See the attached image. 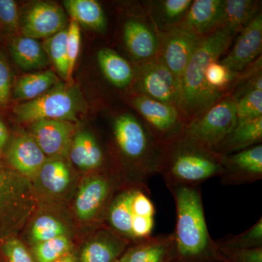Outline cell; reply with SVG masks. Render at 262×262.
Instances as JSON below:
<instances>
[{
	"label": "cell",
	"instance_id": "8992f818",
	"mask_svg": "<svg viewBox=\"0 0 262 262\" xmlns=\"http://www.w3.org/2000/svg\"><path fill=\"white\" fill-rule=\"evenodd\" d=\"M37 207L30 179L0 163V243L15 237Z\"/></svg>",
	"mask_w": 262,
	"mask_h": 262
},
{
	"label": "cell",
	"instance_id": "603a6c76",
	"mask_svg": "<svg viewBox=\"0 0 262 262\" xmlns=\"http://www.w3.org/2000/svg\"><path fill=\"white\" fill-rule=\"evenodd\" d=\"M98 67L108 83L119 90H130L135 76V66L110 48L98 51Z\"/></svg>",
	"mask_w": 262,
	"mask_h": 262
},
{
	"label": "cell",
	"instance_id": "5b68a950",
	"mask_svg": "<svg viewBox=\"0 0 262 262\" xmlns=\"http://www.w3.org/2000/svg\"><path fill=\"white\" fill-rule=\"evenodd\" d=\"M156 210L146 184H127L110 201L105 220L110 228L134 244L151 237Z\"/></svg>",
	"mask_w": 262,
	"mask_h": 262
},
{
	"label": "cell",
	"instance_id": "1f68e13d",
	"mask_svg": "<svg viewBox=\"0 0 262 262\" xmlns=\"http://www.w3.org/2000/svg\"><path fill=\"white\" fill-rule=\"evenodd\" d=\"M68 234L67 226L61 221L52 215H42L33 222L29 237L32 244L36 245Z\"/></svg>",
	"mask_w": 262,
	"mask_h": 262
},
{
	"label": "cell",
	"instance_id": "d590c367",
	"mask_svg": "<svg viewBox=\"0 0 262 262\" xmlns=\"http://www.w3.org/2000/svg\"><path fill=\"white\" fill-rule=\"evenodd\" d=\"M237 122L262 117V91L251 90L236 100Z\"/></svg>",
	"mask_w": 262,
	"mask_h": 262
},
{
	"label": "cell",
	"instance_id": "ab89813d",
	"mask_svg": "<svg viewBox=\"0 0 262 262\" xmlns=\"http://www.w3.org/2000/svg\"><path fill=\"white\" fill-rule=\"evenodd\" d=\"M2 243V250L8 262H35L23 243L16 237Z\"/></svg>",
	"mask_w": 262,
	"mask_h": 262
},
{
	"label": "cell",
	"instance_id": "6da1fadb",
	"mask_svg": "<svg viewBox=\"0 0 262 262\" xmlns=\"http://www.w3.org/2000/svg\"><path fill=\"white\" fill-rule=\"evenodd\" d=\"M168 189L173 196L177 222L173 234L176 262L222 261L218 246L208 232L201 186H175Z\"/></svg>",
	"mask_w": 262,
	"mask_h": 262
},
{
	"label": "cell",
	"instance_id": "d4e9b609",
	"mask_svg": "<svg viewBox=\"0 0 262 262\" xmlns=\"http://www.w3.org/2000/svg\"><path fill=\"white\" fill-rule=\"evenodd\" d=\"M63 5L72 20L79 26L104 34L108 31V20L103 7L96 0H64Z\"/></svg>",
	"mask_w": 262,
	"mask_h": 262
},
{
	"label": "cell",
	"instance_id": "7bdbcfd3",
	"mask_svg": "<svg viewBox=\"0 0 262 262\" xmlns=\"http://www.w3.org/2000/svg\"><path fill=\"white\" fill-rule=\"evenodd\" d=\"M55 262H77V258L74 256L72 252L67 253L65 256H62L61 258H58Z\"/></svg>",
	"mask_w": 262,
	"mask_h": 262
},
{
	"label": "cell",
	"instance_id": "f1b7e54d",
	"mask_svg": "<svg viewBox=\"0 0 262 262\" xmlns=\"http://www.w3.org/2000/svg\"><path fill=\"white\" fill-rule=\"evenodd\" d=\"M61 81L52 70L27 74L19 77L15 82L12 96L15 100L21 102L32 101L46 94Z\"/></svg>",
	"mask_w": 262,
	"mask_h": 262
},
{
	"label": "cell",
	"instance_id": "277c9868",
	"mask_svg": "<svg viewBox=\"0 0 262 262\" xmlns=\"http://www.w3.org/2000/svg\"><path fill=\"white\" fill-rule=\"evenodd\" d=\"M223 156L182 136L165 146L160 174L167 187L201 186L219 177Z\"/></svg>",
	"mask_w": 262,
	"mask_h": 262
},
{
	"label": "cell",
	"instance_id": "74e56055",
	"mask_svg": "<svg viewBox=\"0 0 262 262\" xmlns=\"http://www.w3.org/2000/svg\"><path fill=\"white\" fill-rule=\"evenodd\" d=\"M218 248L222 261L225 262H262V248Z\"/></svg>",
	"mask_w": 262,
	"mask_h": 262
},
{
	"label": "cell",
	"instance_id": "f6af8a7d",
	"mask_svg": "<svg viewBox=\"0 0 262 262\" xmlns=\"http://www.w3.org/2000/svg\"><path fill=\"white\" fill-rule=\"evenodd\" d=\"M114 262H121V261H120V258H119L118 260H117V261H114Z\"/></svg>",
	"mask_w": 262,
	"mask_h": 262
},
{
	"label": "cell",
	"instance_id": "b9f144b4",
	"mask_svg": "<svg viewBox=\"0 0 262 262\" xmlns=\"http://www.w3.org/2000/svg\"><path fill=\"white\" fill-rule=\"evenodd\" d=\"M9 139V133L4 122L0 119V155L3 152Z\"/></svg>",
	"mask_w": 262,
	"mask_h": 262
},
{
	"label": "cell",
	"instance_id": "5bb4252c",
	"mask_svg": "<svg viewBox=\"0 0 262 262\" xmlns=\"http://www.w3.org/2000/svg\"><path fill=\"white\" fill-rule=\"evenodd\" d=\"M64 10L56 3L37 2L29 7L21 19V34L33 39H48L67 27Z\"/></svg>",
	"mask_w": 262,
	"mask_h": 262
},
{
	"label": "cell",
	"instance_id": "83f0119b",
	"mask_svg": "<svg viewBox=\"0 0 262 262\" xmlns=\"http://www.w3.org/2000/svg\"><path fill=\"white\" fill-rule=\"evenodd\" d=\"M9 51L15 63L24 71L40 70L51 63L42 45L33 38L23 35L13 38Z\"/></svg>",
	"mask_w": 262,
	"mask_h": 262
},
{
	"label": "cell",
	"instance_id": "484cf974",
	"mask_svg": "<svg viewBox=\"0 0 262 262\" xmlns=\"http://www.w3.org/2000/svg\"><path fill=\"white\" fill-rule=\"evenodd\" d=\"M258 0H224L222 25L235 38L261 10Z\"/></svg>",
	"mask_w": 262,
	"mask_h": 262
},
{
	"label": "cell",
	"instance_id": "836d02e7",
	"mask_svg": "<svg viewBox=\"0 0 262 262\" xmlns=\"http://www.w3.org/2000/svg\"><path fill=\"white\" fill-rule=\"evenodd\" d=\"M220 247L231 248H262V219L247 230L239 234H229L215 241Z\"/></svg>",
	"mask_w": 262,
	"mask_h": 262
},
{
	"label": "cell",
	"instance_id": "3957f363",
	"mask_svg": "<svg viewBox=\"0 0 262 262\" xmlns=\"http://www.w3.org/2000/svg\"><path fill=\"white\" fill-rule=\"evenodd\" d=\"M232 41L233 38L221 27L203 38L191 58L181 82L179 101L186 125L225 96L209 89L205 75L209 63L225 56Z\"/></svg>",
	"mask_w": 262,
	"mask_h": 262
},
{
	"label": "cell",
	"instance_id": "4dcf8cb0",
	"mask_svg": "<svg viewBox=\"0 0 262 262\" xmlns=\"http://www.w3.org/2000/svg\"><path fill=\"white\" fill-rule=\"evenodd\" d=\"M67 27L44 41L42 47L50 63L56 70L62 80H68V58H67Z\"/></svg>",
	"mask_w": 262,
	"mask_h": 262
},
{
	"label": "cell",
	"instance_id": "d6a6232c",
	"mask_svg": "<svg viewBox=\"0 0 262 262\" xmlns=\"http://www.w3.org/2000/svg\"><path fill=\"white\" fill-rule=\"evenodd\" d=\"M72 243L69 236H62L34 245L35 262H55L72 252Z\"/></svg>",
	"mask_w": 262,
	"mask_h": 262
},
{
	"label": "cell",
	"instance_id": "ac0fdd59",
	"mask_svg": "<svg viewBox=\"0 0 262 262\" xmlns=\"http://www.w3.org/2000/svg\"><path fill=\"white\" fill-rule=\"evenodd\" d=\"M6 158L10 168L26 178H37L48 159L31 134L20 133L10 143Z\"/></svg>",
	"mask_w": 262,
	"mask_h": 262
},
{
	"label": "cell",
	"instance_id": "8fae6325",
	"mask_svg": "<svg viewBox=\"0 0 262 262\" xmlns=\"http://www.w3.org/2000/svg\"><path fill=\"white\" fill-rule=\"evenodd\" d=\"M121 37L124 49L134 66L142 64L158 56L160 33L148 15V8L124 20Z\"/></svg>",
	"mask_w": 262,
	"mask_h": 262
},
{
	"label": "cell",
	"instance_id": "ba28073f",
	"mask_svg": "<svg viewBox=\"0 0 262 262\" xmlns=\"http://www.w3.org/2000/svg\"><path fill=\"white\" fill-rule=\"evenodd\" d=\"M126 101L160 145L165 147L182 137L186 123L177 106L135 94H129Z\"/></svg>",
	"mask_w": 262,
	"mask_h": 262
},
{
	"label": "cell",
	"instance_id": "e0dca14e",
	"mask_svg": "<svg viewBox=\"0 0 262 262\" xmlns=\"http://www.w3.org/2000/svg\"><path fill=\"white\" fill-rule=\"evenodd\" d=\"M73 122L63 120H43L31 123V135L46 157H68L75 134Z\"/></svg>",
	"mask_w": 262,
	"mask_h": 262
},
{
	"label": "cell",
	"instance_id": "30bf717a",
	"mask_svg": "<svg viewBox=\"0 0 262 262\" xmlns=\"http://www.w3.org/2000/svg\"><path fill=\"white\" fill-rule=\"evenodd\" d=\"M130 94L169 103L179 110L180 89L178 82L158 58L135 66V76Z\"/></svg>",
	"mask_w": 262,
	"mask_h": 262
},
{
	"label": "cell",
	"instance_id": "7a4b0ae2",
	"mask_svg": "<svg viewBox=\"0 0 262 262\" xmlns=\"http://www.w3.org/2000/svg\"><path fill=\"white\" fill-rule=\"evenodd\" d=\"M114 141L121 159L127 184H146L160 173L165 147L150 135L134 114L118 113L112 122Z\"/></svg>",
	"mask_w": 262,
	"mask_h": 262
},
{
	"label": "cell",
	"instance_id": "ee69618b",
	"mask_svg": "<svg viewBox=\"0 0 262 262\" xmlns=\"http://www.w3.org/2000/svg\"><path fill=\"white\" fill-rule=\"evenodd\" d=\"M200 262H225L223 261H221V260L219 259H212V260H207V261H200Z\"/></svg>",
	"mask_w": 262,
	"mask_h": 262
},
{
	"label": "cell",
	"instance_id": "7c38bea8",
	"mask_svg": "<svg viewBox=\"0 0 262 262\" xmlns=\"http://www.w3.org/2000/svg\"><path fill=\"white\" fill-rule=\"evenodd\" d=\"M203 37L179 25L160 33V48L157 58L171 72L178 82L179 89L184 71Z\"/></svg>",
	"mask_w": 262,
	"mask_h": 262
},
{
	"label": "cell",
	"instance_id": "4316f807",
	"mask_svg": "<svg viewBox=\"0 0 262 262\" xmlns=\"http://www.w3.org/2000/svg\"><path fill=\"white\" fill-rule=\"evenodd\" d=\"M192 0L147 1L148 15L158 32L163 33L182 21Z\"/></svg>",
	"mask_w": 262,
	"mask_h": 262
},
{
	"label": "cell",
	"instance_id": "f546056e",
	"mask_svg": "<svg viewBox=\"0 0 262 262\" xmlns=\"http://www.w3.org/2000/svg\"><path fill=\"white\" fill-rule=\"evenodd\" d=\"M37 179L48 192L59 194L70 185L72 175L65 158H48L39 170Z\"/></svg>",
	"mask_w": 262,
	"mask_h": 262
},
{
	"label": "cell",
	"instance_id": "4fadbf2b",
	"mask_svg": "<svg viewBox=\"0 0 262 262\" xmlns=\"http://www.w3.org/2000/svg\"><path fill=\"white\" fill-rule=\"evenodd\" d=\"M116 181L108 174L96 173L84 179L76 196L75 209L79 220L84 222L94 220L102 214L105 220L106 210L118 190Z\"/></svg>",
	"mask_w": 262,
	"mask_h": 262
},
{
	"label": "cell",
	"instance_id": "8d00e7d4",
	"mask_svg": "<svg viewBox=\"0 0 262 262\" xmlns=\"http://www.w3.org/2000/svg\"><path fill=\"white\" fill-rule=\"evenodd\" d=\"M81 31L79 24L71 20L67 26V58H68V80L67 83H72V79L77 58L80 54Z\"/></svg>",
	"mask_w": 262,
	"mask_h": 262
},
{
	"label": "cell",
	"instance_id": "cb8c5ba5",
	"mask_svg": "<svg viewBox=\"0 0 262 262\" xmlns=\"http://www.w3.org/2000/svg\"><path fill=\"white\" fill-rule=\"evenodd\" d=\"M262 117L237 122L232 131L217 146L215 151L225 156L261 144Z\"/></svg>",
	"mask_w": 262,
	"mask_h": 262
},
{
	"label": "cell",
	"instance_id": "9c48e42d",
	"mask_svg": "<svg viewBox=\"0 0 262 262\" xmlns=\"http://www.w3.org/2000/svg\"><path fill=\"white\" fill-rule=\"evenodd\" d=\"M236 124L235 100L225 96L189 122L182 136L215 151Z\"/></svg>",
	"mask_w": 262,
	"mask_h": 262
},
{
	"label": "cell",
	"instance_id": "f35d334b",
	"mask_svg": "<svg viewBox=\"0 0 262 262\" xmlns=\"http://www.w3.org/2000/svg\"><path fill=\"white\" fill-rule=\"evenodd\" d=\"M0 26L14 32L20 27L18 5L13 0H0Z\"/></svg>",
	"mask_w": 262,
	"mask_h": 262
},
{
	"label": "cell",
	"instance_id": "7402d4cb",
	"mask_svg": "<svg viewBox=\"0 0 262 262\" xmlns=\"http://www.w3.org/2000/svg\"><path fill=\"white\" fill-rule=\"evenodd\" d=\"M68 157L76 167L86 171L97 170L105 163L101 144L94 134L88 130L75 132Z\"/></svg>",
	"mask_w": 262,
	"mask_h": 262
},
{
	"label": "cell",
	"instance_id": "ffe728a7",
	"mask_svg": "<svg viewBox=\"0 0 262 262\" xmlns=\"http://www.w3.org/2000/svg\"><path fill=\"white\" fill-rule=\"evenodd\" d=\"M120 259L121 262H176L177 253L173 234L151 236L131 244Z\"/></svg>",
	"mask_w": 262,
	"mask_h": 262
},
{
	"label": "cell",
	"instance_id": "9a60e30c",
	"mask_svg": "<svg viewBox=\"0 0 262 262\" xmlns=\"http://www.w3.org/2000/svg\"><path fill=\"white\" fill-rule=\"evenodd\" d=\"M220 61L234 73H241L261 56V11L236 36Z\"/></svg>",
	"mask_w": 262,
	"mask_h": 262
},
{
	"label": "cell",
	"instance_id": "44dd1931",
	"mask_svg": "<svg viewBox=\"0 0 262 262\" xmlns=\"http://www.w3.org/2000/svg\"><path fill=\"white\" fill-rule=\"evenodd\" d=\"M224 0H193L179 26L203 37L222 25Z\"/></svg>",
	"mask_w": 262,
	"mask_h": 262
},
{
	"label": "cell",
	"instance_id": "60d3db41",
	"mask_svg": "<svg viewBox=\"0 0 262 262\" xmlns=\"http://www.w3.org/2000/svg\"><path fill=\"white\" fill-rule=\"evenodd\" d=\"M12 96V77L10 66L5 55L0 52V108L10 103Z\"/></svg>",
	"mask_w": 262,
	"mask_h": 262
},
{
	"label": "cell",
	"instance_id": "d6986e66",
	"mask_svg": "<svg viewBox=\"0 0 262 262\" xmlns=\"http://www.w3.org/2000/svg\"><path fill=\"white\" fill-rule=\"evenodd\" d=\"M130 245L111 229H101L84 244L77 262H114Z\"/></svg>",
	"mask_w": 262,
	"mask_h": 262
},
{
	"label": "cell",
	"instance_id": "e575fe53",
	"mask_svg": "<svg viewBox=\"0 0 262 262\" xmlns=\"http://www.w3.org/2000/svg\"><path fill=\"white\" fill-rule=\"evenodd\" d=\"M238 75L229 70L220 60H216L212 61L207 67L205 78L210 89L226 96Z\"/></svg>",
	"mask_w": 262,
	"mask_h": 262
},
{
	"label": "cell",
	"instance_id": "2e32d148",
	"mask_svg": "<svg viewBox=\"0 0 262 262\" xmlns=\"http://www.w3.org/2000/svg\"><path fill=\"white\" fill-rule=\"evenodd\" d=\"M225 186L242 185L262 179V144L225 155L219 177Z\"/></svg>",
	"mask_w": 262,
	"mask_h": 262
},
{
	"label": "cell",
	"instance_id": "52a82bcc",
	"mask_svg": "<svg viewBox=\"0 0 262 262\" xmlns=\"http://www.w3.org/2000/svg\"><path fill=\"white\" fill-rule=\"evenodd\" d=\"M85 101L77 84L61 81L35 99L19 103L13 113L19 122L25 123L43 120L77 122L85 113Z\"/></svg>",
	"mask_w": 262,
	"mask_h": 262
}]
</instances>
